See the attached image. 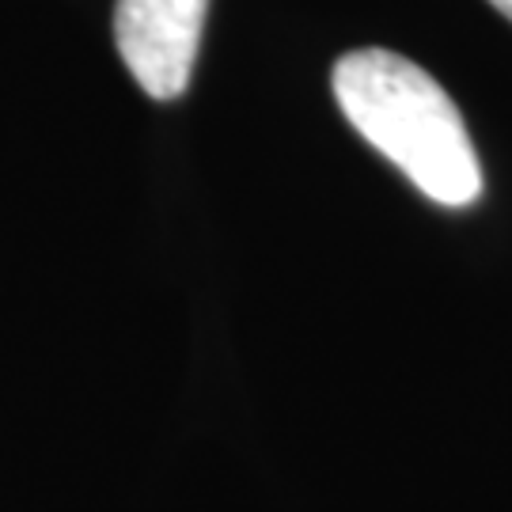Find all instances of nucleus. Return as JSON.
<instances>
[{
    "mask_svg": "<svg viewBox=\"0 0 512 512\" xmlns=\"http://www.w3.org/2000/svg\"><path fill=\"white\" fill-rule=\"evenodd\" d=\"M334 99L349 126L448 209L475 205L482 167L452 95L391 50H357L334 65Z\"/></svg>",
    "mask_w": 512,
    "mask_h": 512,
    "instance_id": "nucleus-1",
    "label": "nucleus"
},
{
    "mask_svg": "<svg viewBox=\"0 0 512 512\" xmlns=\"http://www.w3.org/2000/svg\"><path fill=\"white\" fill-rule=\"evenodd\" d=\"M209 0H118L114 42L129 76L152 99H179L194 76Z\"/></svg>",
    "mask_w": 512,
    "mask_h": 512,
    "instance_id": "nucleus-2",
    "label": "nucleus"
},
{
    "mask_svg": "<svg viewBox=\"0 0 512 512\" xmlns=\"http://www.w3.org/2000/svg\"><path fill=\"white\" fill-rule=\"evenodd\" d=\"M490 4H494V8L501 12V16H509V19H512V0H490Z\"/></svg>",
    "mask_w": 512,
    "mask_h": 512,
    "instance_id": "nucleus-3",
    "label": "nucleus"
}]
</instances>
